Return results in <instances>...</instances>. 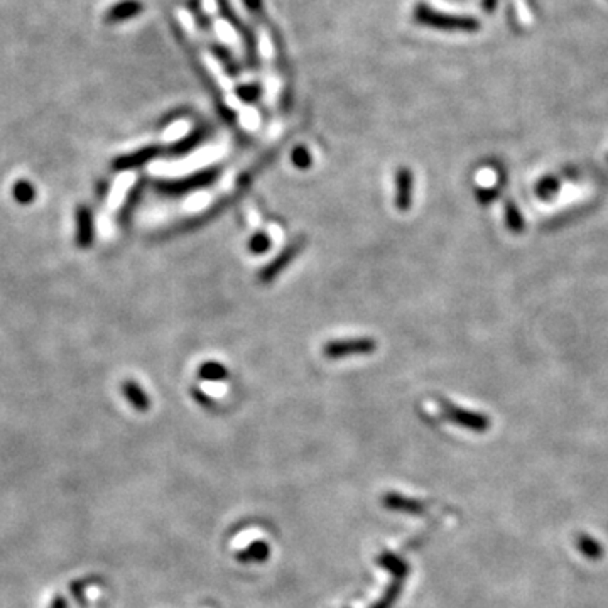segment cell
Returning a JSON list of instances; mask_svg holds the SVG:
<instances>
[{"label":"cell","mask_w":608,"mask_h":608,"mask_svg":"<svg viewBox=\"0 0 608 608\" xmlns=\"http://www.w3.org/2000/svg\"><path fill=\"white\" fill-rule=\"evenodd\" d=\"M412 18L421 26H426L431 29H440V31H458V32H475L480 29L478 19L468 18V15H451L440 12L428 4H416Z\"/></svg>","instance_id":"obj_1"},{"label":"cell","mask_w":608,"mask_h":608,"mask_svg":"<svg viewBox=\"0 0 608 608\" xmlns=\"http://www.w3.org/2000/svg\"><path fill=\"white\" fill-rule=\"evenodd\" d=\"M377 350V341L369 338H352V340H333L323 347V355L331 360H338L345 357L357 355H372Z\"/></svg>","instance_id":"obj_2"},{"label":"cell","mask_w":608,"mask_h":608,"mask_svg":"<svg viewBox=\"0 0 608 608\" xmlns=\"http://www.w3.org/2000/svg\"><path fill=\"white\" fill-rule=\"evenodd\" d=\"M441 412H443V416L448 421H451V423H455L461 428H466V430L483 432L490 430V426H492L489 416L480 414V412L463 409V407H458L451 402H444V401L441 402Z\"/></svg>","instance_id":"obj_3"},{"label":"cell","mask_w":608,"mask_h":608,"mask_svg":"<svg viewBox=\"0 0 608 608\" xmlns=\"http://www.w3.org/2000/svg\"><path fill=\"white\" fill-rule=\"evenodd\" d=\"M216 176H218V171L216 169L199 171L197 174H191V176L185 179H178V181H162L157 185V188H159L162 193L183 194L188 193V191L201 188V186L210 185V183L215 181Z\"/></svg>","instance_id":"obj_4"},{"label":"cell","mask_w":608,"mask_h":608,"mask_svg":"<svg viewBox=\"0 0 608 608\" xmlns=\"http://www.w3.org/2000/svg\"><path fill=\"white\" fill-rule=\"evenodd\" d=\"M74 242H77V247L90 249L95 242V220H93V211L90 206L80 205L77 208V213H74Z\"/></svg>","instance_id":"obj_5"},{"label":"cell","mask_w":608,"mask_h":608,"mask_svg":"<svg viewBox=\"0 0 608 608\" xmlns=\"http://www.w3.org/2000/svg\"><path fill=\"white\" fill-rule=\"evenodd\" d=\"M303 249V240H293L287 247H284V251L279 252V256L274 260H270L267 265H265L264 269L260 270L259 274V281L260 282H270L274 281L279 274L284 270L287 265L291 264L296 259V256H298L299 252H301Z\"/></svg>","instance_id":"obj_6"},{"label":"cell","mask_w":608,"mask_h":608,"mask_svg":"<svg viewBox=\"0 0 608 608\" xmlns=\"http://www.w3.org/2000/svg\"><path fill=\"white\" fill-rule=\"evenodd\" d=\"M161 152L162 149L159 145H147V147L139 149V151L136 152H128V154H124V156H119L114 161V164H112V168H114V171H117V173L143 168V166L147 164V162L156 159Z\"/></svg>","instance_id":"obj_7"},{"label":"cell","mask_w":608,"mask_h":608,"mask_svg":"<svg viewBox=\"0 0 608 608\" xmlns=\"http://www.w3.org/2000/svg\"><path fill=\"white\" fill-rule=\"evenodd\" d=\"M395 206L401 211H407L412 203V171L401 168L395 174Z\"/></svg>","instance_id":"obj_8"},{"label":"cell","mask_w":608,"mask_h":608,"mask_svg":"<svg viewBox=\"0 0 608 608\" xmlns=\"http://www.w3.org/2000/svg\"><path fill=\"white\" fill-rule=\"evenodd\" d=\"M122 394L136 411L145 412V411H149V407H151V399H149V395L145 394V390L139 384H137L136 381L124 382Z\"/></svg>","instance_id":"obj_9"},{"label":"cell","mask_w":608,"mask_h":608,"mask_svg":"<svg viewBox=\"0 0 608 608\" xmlns=\"http://www.w3.org/2000/svg\"><path fill=\"white\" fill-rule=\"evenodd\" d=\"M384 505L390 510L406 512V514H412V515H421L424 512V509H426L421 502L412 501V498H407L399 494H387L384 497Z\"/></svg>","instance_id":"obj_10"},{"label":"cell","mask_w":608,"mask_h":608,"mask_svg":"<svg viewBox=\"0 0 608 608\" xmlns=\"http://www.w3.org/2000/svg\"><path fill=\"white\" fill-rule=\"evenodd\" d=\"M140 11H143V4L137 2V0H126V2L115 4V6L107 12L105 19L107 22L110 24L122 22V20H127L131 18H136V15H139Z\"/></svg>","instance_id":"obj_11"},{"label":"cell","mask_w":608,"mask_h":608,"mask_svg":"<svg viewBox=\"0 0 608 608\" xmlns=\"http://www.w3.org/2000/svg\"><path fill=\"white\" fill-rule=\"evenodd\" d=\"M36 197H37L36 186L32 185L31 181H27V179H19V181H15L14 186H12V198H14L19 205L22 206L31 205V203L36 199Z\"/></svg>","instance_id":"obj_12"},{"label":"cell","mask_w":608,"mask_h":608,"mask_svg":"<svg viewBox=\"0 0 608 608\" xmlns=\"http://www.w3.org/2000/svg\"><path fill=\"white\" fill-rule=\"evenodd\" d=\"M269 553L270 549L265 543H253L249 546L247 549L240 551L239 555H237V560H239L240 563H262V561L267 560Z\"/></svg>","instance_id":"obj_13"},{"label":"cell","mask_w":608,"mask_h":608,"mask_svg":"<svg viewBox=\"0 0 608 608\" xmlns=\"http://www.w3.org/2000/svg\"><path fill=\"white\" fill-rule=\"evenodd\" d=\"M505 222L512 233L519 235V233L526 230V222H524L522 213H520L517 205L512 199H505Z\"/></svg>","instance_id":"obj_14"},{"label":"cell","mask_w":608,"mask_h":608,"mask_svg":"<svg viewBox=\"0 0 608 608\" xmlns=\"http://www.w3.org/2000/svg\"><path fill=\"white\" fill-rule=\"evenodd\" d=\"M198 376H199V378H203V381L218 382V381H225V378H227L228 370L225 369V365L220 364V362H205V364L199 367Z\"/></svg>","instance_id":"obj_15"},{"label":"cell","mask_w":608,"mask_h":608,"mask_svg":"<svg viewBox=\"0 0 608 608\" xmlns=\"http://www.w3.org/2000/svg\"><path fill=\"white\" fill-rule=\"evenodd\" d=\"M378 563H381L382 568L387 569V571L392 573V576L397 578V580H402L407 574V564L404 563L401 557L389 555V553H385L384 556L378 557Z\"/></svg>","instance_id":"obj_16"},{"label":"cell","mask_w":608,"mask_h":608,"mask_svg":"<svg viewBox=\"0 0 608 608\" xmlns=\"http://www.w3.org/2000/svg\"><path fill=\"white\" fill-rule=\"evenodd\" d=\"M576 546L583 555L588 557V560H602L603 557V548L593 539V537L585 534L578 536Z\"/></svg>","instance_id":"obj_17"},{"label":"cell","mask_w":608,"mask_h":608,"mask_svg":"<svg viewBox=\"0 0 608 608\" xmlns=\"http://www.w3.org/2000/svg\"><path fill=\"white\" fill-rule=\"evenodd\" d=\"M203 137H205V132L201 131V128H198V131L191 132L188 137H185L183 140H179L178 144H174L173 147H171V154H174V156H181V154H186L190 151H193L197 145L201 143Z\"/></svg>","instance_id":"obj_18"},{"label":"cell","mask_w":608,"mask_h":608,"mask_svg":"<svg viewBox=\"0 0 608 608\" xmlns=\"http://www.w3.org/2000/svg\"><path fill=\"white\" fill-rule=\"evenodd\" d=\"M401 591H402V580H397V578H395L392 585L385 590V593L382 595V598H378V602L374 603L372 608H392L394 603L397 602Z\"/></svg>","instance_id":"obj_19"},{"label":"cell","mask_w":608,"mask_h":608,"mask_svg":"<svg viewBox=\"0 0 608 608\" xmlns=\"http://www.w3.org/2000/svg\"><path fill=\"white\" fill-rule=\"evenodd\" d=\"M557 191H560V179L555 176L543 178L536 186L537 197L543 199H551L553 197H556Z\"/></svg>","instance_id":"obj_20"},{"label":"cell","mask_w":608,"mask_h":608,"mask_svg":"<svg viewBox=\"0 0 608 608\" xmlns=\"http://www.w3.org/2000/svg\"><path fill=\"white\" fill-rule=\"evenodd\" d=\"M272 245V240L265 232H257L256 235L249 240V251L252 253H265Z\"/></svg>","instance_id":"obj_21"},{"label":"cell","mask_w":608,"mask_h":608,"mask_svg":"<svg viewBox=\"0 0 608 608\" xmlns=\"http://www.w3.org/2000/svg\"><path fill=\"white\" fill-rule=\"evenodd\" d=\"M291 159H293V164L298 169H308L313 164V157H311L310 151L304 145H299V147L294 149L293 154H291Z\"/></svg>","instance_id":"obj_22"},{"label":"cell","mask_w":608,"mask_h":608,"mask_svg":"<svg viewBox=\"0 0 608 608\" xmlns=\"http://www.w3.org/2000/svg\"><path fill=\"white\" fill-rule=\"evenodd\" d=\"M213 51L216 54V58H218V60L222 61L225 68H227L228 72H230L232 74H237V72H239V70H237V63H235V61H233V58L230 56V54L225 51L222 46H215Z\"/></svg>","instance_id":"obj_23"},{"label":"cell","mask_w":608,"mask_h":608,"mask_svg":"<svg viewBox=\"0 0 608 608\" xmlns=\"http://www.w3.org/2000/svg\"><path fill=\"white\" fill-rule=\"evenodd\" d=\"M239 95L242 100H245V102H253L257 97H259V86L257 85H244L239 88Z\"/></svg>","instance_id":"obj_24"},{"label":"cell","mask_w":608,"mask_h":608,"mask_svg":"<svg viewBox=\"0 0 608 608\" xmlns=\"http://www.w3.org/2000/svg\"><path fill=\"white\" fill-rule=\"evenodd\" d=\"M477 197H478V199H480L482 205H487V203H490L495 197H497V190H492V191L490 190H478Z\"/></svg>","instance_id":"obj_25"},{"label":"cell","mask_w":608,"mask_h":608,"mask_svg":"<svg viewBox=\"0 0 608 608\" xmlns=\"http://www.w3.org/2000/svg\"><path fill=\"white\" fill-rule=\"evenodd\" d=\"M245 6L249 7V11L253 14H260L262 12V0H245Z\"/></svg>","instance_id":"obj_26"},{"label":"cell","mask_w":608,"mask_h":608,"mask_svg":"<svg viewBox=\"0 0 608 608\" xmlns=\"http://www.w3.org/2000/svg\"><path fill=\"white\" fill-rule=\"evenodd\" d=\"M49 608H68V603H66V600L63 597H54Z\"/></svg>","instance_id":"obj_27"},{"label":"cell","mask_w":608,"mask_h":608,"mask_svg":"<svg viewBox=\"0 0 608 608\" xmlns=\"http://www.w3.org/2000/svg\"><path fill=\"white\" fill-rule=\"evenodd\" d=\"M495 6H497V0H482V7H483V11L492 12V11L495 9Z\"/></svg>","instance_id":"obj_28"}]
</instances>
